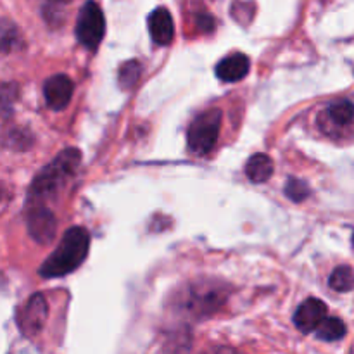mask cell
I'll return each mask as SVG.
<instances>
[{
	"instance_id": "1",
	"label": "cell",
	"mask_w": 354,
	"mask_h": 354,
	"mask_svg": "<svg viewBox=\"0 0 354 354\" xmlns=\"http://www.w3.org/2000/svg\"><path fill=\"white\" fill-rule=\"evenodd\" d=\"M230 287L220 280L201 279L176 292L175 308L182 315L192 318H206L216 313L227 301Z\"/></svg>"
},
{
	"instance_id": "2",
	"label": "cell",
	"mask_w": 354,
	"mask_h": 354,
	"mask_svg": "<svg viewBox=\"0 0 354 354\" xmlns=\"http://www.w3.org/2000/svg\"><path fill=\"white\" fill-rule=\"evenodd\" d=\"M82 162V152L78 149H64L52 162H48L31 182L28 192V203L38 206L41 201L52 199L78 169Z\"/></svg>"
},
{
	"instance_id": "3",
	"label": "cell",
	"mask_w": 354,
	"mask_h": 354,
	"mask_svg": "<svg viewBox=\"0 0 354 354\" xmlns=\"http://www.w3.org/2000/svg\"><path fill=\"white\" fill-rule=\"evenodd\" d=\"M90 235L83 227H73L62 235L61 244L38 270L41 279H59L75 272L88 256Z\"/></svg>"
},
{
	"instance_id": "4",
	"label": "cell",
	"mask_w": 354,
	"mask_h": 354,
	"mask_svg": "<svg viewBox=\"0 0 354 354\" xmlns=\"http://www.w3.org/2000/svg\"><path fill=\"white\" fill-rule=\"evenodd\" d=\"M221 128V109L211 107L194 118L187 131V147L192 154H207L216 145Z\"/></svg>"
},
{
	"instance_id": "5",
	"label": "cell",
	"mask_w": 354,
	"mask_h": 354,
	"mask_svg": "<svg viewBox=\"0 0 354 354\" xmlns=\"http://www.w3.org/2000/svg\"><path fill=\"white\" fill-rule=\"evenodd\" d=\"M75 33L83 47L88 50H97L106 33V19H104V12L99 3L86 0L85 6L80 9Z\"/></svg>"
},
{
	"instance_id": "6",
	"label": "cell",
	"mask_w": 354,
	"mask_h": 354,
	"mask_svg": "<svg viewBox=\"0 0 354 354\" xmlns=\"http://www.w3.org/2000/svg\"><path fill=\"white\" fill-rule=\"evenodd\" d=\"M48 318V304L41 294H33L17 311V327L26 337H35L40 334Z\"/></svg>"
},
{
	"instance_id": "7",
	"label": "cell",
	"mask_w": 354,
	"mask_h": 354,
	"mask_svg": "<svg viewBox=\"0 0 354 354\" xmlns=\"http://www.w3.org/2000/svg\"><path fill=\"white\" fill-rule=\"evenodd\" d=\"M26 225L30 237L38 244L47 245L54 241L55 232H57V221H55L54 213L48 207L41 206V204L31 206Z\"/></svg>"
},
{
	"instance_id": "8",
	"label": "cell",
	"mask_w": 354,
	"mask_h": 354,
	"mask_svg": "<svg viewBox=\"0 0 354 354\" xmlns=\"http://www.w3.org/2000/svg\"><path fill=\"white\" fill-rule=\"evenodd\" d=\"M75 85L68 75H54L45 82L44 97L52 111H62L71 102Z\"/></svg>"
},
{
	"instance_id": "9",
	"label": "cell",
	"mask_w": 354,
	"mask_h": 354,
	"mask_svg": "<svg viewBox=\"0 0 354 354\" xmlns=\"http://www.w3.org/2000/svg\"><path fill=\"white\" fill-rule=\"evenodd\" d=\"M325 318H327V306L324 301L310 297L294 313V325L303 334H311V332H317Z\"/></svg>"
},
{
	"instance_id": "10",
	"label": "cell",
	"mask_w": 354,
	"mask_h": 354,
	"mask_svg": "<svg viewBox=\"0 0 354 354\" xmlns=\"http://www.w3.org/2000/svg\"><path fill=\"white\" fill-rule=\"evenodd\" d=\"M149 31H151L152 40L158 45H169L175 38V23L165 7H158L149 16Z\"/></svg>"
},
{
	"instance_id": "11",
	"label": "cell",
	"mask_w": 354,
	"mask_h": 354,
	"mask_svg": "<svg viewBox=\"0 0 354 354\" xmlns=\"http://www.w3.org/2000/svg\"><path fill=\"white\" fill-rule=\"evenodd\" d=\"M249 66H251V62H249L248 55L237 52V54L228 55L218 62L216 76L221 82H239L249 73Z\"/></svg>"
},
{
	"instance_id": "12",
	"label": "cell",
	"mask_w": 354,
	"mask_h": 354,
	"mask_svg": "<svg viewBox=\"0 0 354 354\" xmlns=\"http://www.w3.org/2000/svg\"><path fill=\"white\" fill-rule=\"evenodd\" d=\"M33 144V135L26 128L14 127V124H3L0 130V145L12 151H26Z\"/></svg>"
},
{
	"instance_id": "13",
	"label": "cell",
	"mask_w": 354,
	"mask_h": 354,
	"mask_svg": "<svg viewBox=\"0 0 354 354\" xmlns=\"http://www.w3.org/2000/svg\"><path fill=\"white\" fill-rule=\"evenodd\" d=\"M273 161L266 154H254L245 165V175L252 183H265L273 175Z\"/></svg>"
},
{
	"instance_id": "14",
	"label": "cell",
	"mask_w": 354,
	"mask_h": 354,
	"mask_svg": "<svg viewBox=\"0 0 354 354\" xmlns=\"http://www.w3.org/2000/svg\"><path fill=\"white\" fill-rule=\"evenodd\" d=\"M346 332H348V328H346L344 322L335 317H327L322 322L320 327L317 328V337L325 342H334L341 341L346 335Z\"/></svg>"
},
{
	"instance_id": "15",
	"label": "cell",
	"mask_w": 354,
	"mask_h": 354,
	"mask_svg": "<svg viewBox=\"0 0 354 354\" xmlns=\"http://www.w3.org/2000/svg\"><path fill=\"white\" fill-rule=\"evenodd\" d=\"M327 116L337 127H346L354 121V104L351 100H337L327 107Z\"/></svg>"
},
{
	"instance_id": "16",
	"label": "cell",
	"mask_w": 354,
	"mask_h": 354,
	"mask_svg": "<svg viewBox=\"0 0 354 354\" xmlns=\"http://www.w3.org/2000/svg\"><path fill=\"white\" fill-rule=\"evenodd\" d=\"M19 99V85L14 82L0 83V118H10Z\"/></svg>"
},
{
	"instance_id": "17",
	"label": "cell",
	"mask_w": 354,
	"mask_h": 354,
	"mask_svg": "<svg viewBox=\"0 0 354 354\" xmlns=\"http://www.w3.org/2000/svg\"><path fill=\"white\" fill-rule=\"evenodd\" d=\"M328 286L335 292H351L354 290V268L348 265L337 266L328 279Z\"/></svg>"
},
{
	"instance_id": "18",
	"label": "cell",
	"mask_w": 354,
	"mask_h": 354,
	"mask_svg": "<svg viewBox=\"0 0 354 354\" xmlns=\"http://www.w3.org/2000/svg\"><path fill=\"white\" fill-rule=\"evenodd\" d=\"M142 75V64L135 59L131 61H127L120 68V75H118V82H120V86L124 90H131L138 83Z\"/></svg>"
},
{
	"instance_id": "19",
	"label": "cell",
	"mask_w": 354,
	"mask_h": 354,
	"mask_svg": "<svg viewBox=\"0 0 354 354\" xmlns=\"http://www.w3.org/2000/svg\"><path fill=\"white\" fill-rule=\"evenodd\" d=\"M19 44V31L9 21H2L0 23V52L7 54L12 48L17 47Z\"/></svg>"
},
{
	"instance_id": "20",
	"label": "cell",
	"mask_w": 354,
	"mask_h": 354,
	"mask_svg": "<svg viewBox=\"0 0 354 354\" xmlns=\"http://www.w3.org/2000/svg\"><path fill=\"white\" fill-rule=\"evenodd\" d=\"M311 190L304 180L301 178H289L286 183V196L294 203H303L310 197Z\"/></svg>"
},
{
	"instance_id": "21",
	"label": "cell",
	"mask_w": 354,
	"mask_h": 354,
	"mask_svg": "<svg viewBox=\"0 0 354 354\" xmlns=\"http://www.w3.org/2000/svg\"><path fill=\"white\" fill-rule=\"evenodd\" d=\"M196 23L197 26H199V30L206 31V33H211V31H214V28H216V21H214V17L207 12L197 14Z\"/></svg>"
},
{
	"instance_id": "22",
	"label": "cell",
	"mask_w": 354,
	"mask_h": 354,
	"mask_svg": "<svg viewBox=\"0 0 354 354\" xmlns=\"http://www.w3.org/2000/svg\"><path fill=\"white\" fill-rule=\"evenodd\" d=\"M204 354H239V353L234 351V349H228V348H216V349H213V351H207Z\"/></svg>"
},
{
	"instance_id": "23",
	"label": "cell",
	"mask_w": 354,
	"mask_h": 354,
	"mask_svg": "<svg viewBox=\"0 0 354 354\" xmlns=\"http://www.w3.org/2000/svg\"><path fill=\"white\" fill-rule=\"evenodd\" d=\"M3 197H6V187H3L2 183H0V201H2Z\"/></svg>"
},
{
	"instance_id": "24",
	"label": "cell",
	"mask_w": 354,
	"mask_h": 354,
	"mask_svg": "<svg viewBox=\"0 0 354 354\" xmlns=\"http://www.w3.org/2000/svg\"><path fill=\"white\" fill-rule=\"evenodd\" d=\"M47 2H52V3H68V2H73V0H47Z\"/></svg>"
},
{
	"instance_id": "25",
	"label": "cell",
	"mask_w": 354,
	"mask_h": 354,
	"mask_svg": "<svg viewBox=\"0 0 354 354\" xmlns=\"http://www.w3.org/2000/svg\"><path fill=\"white\" fill-rule=\"evenodd\" d=\"M353 244H354V235H353Z\"/></svg>"
}]
</instances>
